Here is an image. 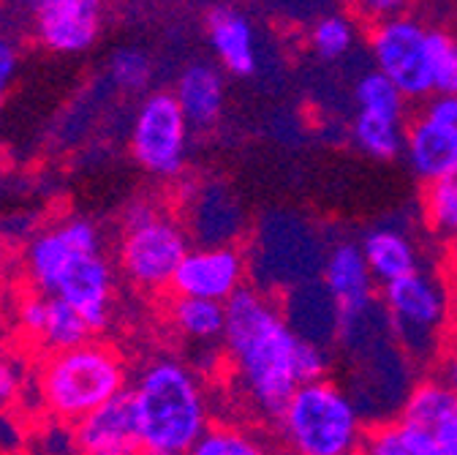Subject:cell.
Masks as SVG:
<instances>
[{
	"mask_svg": "<svg viewBox=\"0 0 457 455\" xmlns=\"http://www.w3.org/2000/svg\"><path fill=\"white\" fill-rule=\"evenodd\" d=\"M226 355L248 401L270 420L300 384V335L264 292L243 287L226 300Z\"/></svg>",
	"mask_w": 457,
	"mask_h": 455,
	"instance_id": "obj_1",
	"label": "cell"
},
{
	"mask_svg": "<svg viewBox=\"0 0 457 455\" xmlns=\"http://www.w3.org/2000/svg\"><path fill=\"white\" fill-rule=\"evenodd\" d=\"M28 275L38 292L71 303L93 330L109 322L114 275L101 251V232L87 218H66L28 246Z\"/></svg>",
	"mask_w": 457,
	"mask_h": 455,
	"instance_id": "obj_2",
	"label": "cell"
},
{
	"mask_svg": "<svg viewBox=\"0 0 457 455\" xmlns=\"http://www.w3.org/2000/svg\"><path fill=\"white\" fill-rule=\"evenodd\" d=\"M131 398L145 455L191 452L210 426L204 390L180 360L147 363L131 387Z\"/></svg>",
	"mask_w": 457,
	"mask_h": 455,
	"instance_id": "obj_3",
	"label": "cell"
},
{
	"mask_svg": "<svg viewBox=\"0 0 457 455\" xmlns=\"http://www.w3.org/2000/svg\"><path fill=\"white\" fill-rule=\"evenodd\" d=\"M275 423L283 444L300 455H352L368 431L352 392L327 376L300 382Z\"/></svg>",
	"mask_w": 457,
	"mask_h": 455,
	"instance_id": "obj_4",
	"label": "cell"
},
{
	"mask_svg": "<svg viewBox=\"0 0 457 455\" xmlns=\"http://www.w3.org/2000/svg\"><path fill=\"white\" fill-rule=\"evenodd\" d=\"M123 358L98 341L46 352L38 368V395L44 409L61 423L74 426L96 407L126 390Z\"/></svg>",
	"mask_w": 457,
	"mask_h": 455,
	"instance_id": "obj_5",
	"label": "cell"
},
{
	"mask_svg": "<svg viewBox=\"0 0 457 455\" xmlns=\"http://www.w3.org/2000/svg\"><path fill=\"white\" fill-rule=\"evenodd\" d=\"M362 450L373 455H457V392L441 376L411 384L397 420L368 428Z\"/></svg>",
	"mask_w": 457,
	"mask_h": 455,
	"instance_id": "obj_6",
	"label": "cell"
},
{
	"mask_svg": "<svg viewBox=\"0 0 457 455\" xmlns=\"http://www.w3.org/2000/svg\"><path fill=\"white\" fill-rule=\"evenodd\" d=\"M188 251V232L178 218L150 202H134L126 210L118 262L126 278H131L139 290H169Z\"/></svg>",
	"mask_w": 457,
	"mask_h": 455,
	"instance_id": "obj_7",
	"label": "cell"
},
{
	"mask_svg": "<svg viewBox=\"0 0 457 455\" xmlns=\"http://www.w3.org/2000/svg\"><path fill=\"white\" fill-rule=\"evenodd\" d=\"M395 341L406 358L425 363L441 350V333L449 322V295L444 283L425 270H411L392 278L381 290Z\"/></svg>",
	"mask_w": 457,
	"mask_h": 455,
	"instance_id": "obj_8",
	"label": "cell"
},
{
	"mask_svg": "<svg viewBox=\"0 0 457 455\" xmlns=\"http://www.w3.org/2000/svg\"><path fill=\"white\" fill-rule=\"evenodd\" d=\"M188 131L191 123L175 93H150L137 109L131 129V156L145 173L171 181L186 169Z\"/></svg>",
	"mask_w": 457,
	"mask_h": 455,
	"instance_id": "obj_9",
	"label": "cell"
},
{
	"mask_svg": "<svg viewBox=\"0 0 457 455\" xmlns=\"http://www.w3.org/2000/svg\"><path fill=\"white\" fill-rule=\"evenodd\" d=\"M370 58L409 101H425L433 96L430 28L417 17L403 12L376 22L370 30Z\"/></svg>",
	"mask_w": 457,
	"mask_h": 455,
	"instance_id": "obj_10",
	"label": "cell"
},
{
	"mask_svg": "<svg viewBox=\"0 0 457 455\" xmlns=\"http://www.w3.org/2000/svg\"><path fill=\"white\" fill-rule=\"evenodd\" d=\"M245 275H248V262L245 254L235 249V243L202 246L183 257L169 290L175 295L226 303L235 292L245 287Z\"/></svg>",
	"mask_w": 457,
	"mask_h": 455,
	"instance_id": "obj_11",
	"label": "cell"
},
{
	"mask_svg": "<svg viewBox=\"0 0 457 455\" xmlns=\"http://www.w3.org/2000/svg\"><path fill=\"white\" fill-rule=\"evenodd\" d=\"M38 41L54 55H82L101 36L104 0H33Z\"/></svg>",
	"mask_w": 457,
	"mask_h": 455,
	"instance_id": "obj_12",
	"label": "cell"
},
{
	"mask_svg": "<svg viewBox=\"0 0 457 455\" xmlns=\"http://www.w3.org/2000/svg\"><path fill=\"white\" fill-rule=\"evenodd\" d=\"M74 447L87 455H137L142 452L139 426L131 390L109 398L106 404L74 423Z\"/></svg>",
	"mask_w": 457,
	"mask_h": 455,
	"instance_id": "obj_13",
	"label": "cell"
},
{
	"mask_svg": "<svg viewBox=\"0 0 457 455\" xmlns=\"http://www.w3.org/2000/svg\"><path fill=\"white\" fill-rule=\"evenodd\" d=\"M17 319L22 333L30 341H36V347H41L44 352H57V350L85 344L96 333L90 322L71 303L38 290L20 303Z\"/></svg>",
	"mask_w": 457,
	"mask_h": 455,
	"instance_id": "obj_14",
	"label": "cell"
},
{
	"mask_svg": "<svg viewBox=\"0 0 457 455\" xmlns=\"http://www.w3.org/2000/svg\"><path fill=\"white\" fill-rule=\"evenodd\" d=\"M321 283L332 295L337 314H352L376 300V278L368 267V259L360 243L340 240L335 243L321 265Z\"/></svg>",
	"mask_w": 457,
	"mask_h": 455,
	"instance_id": "obj_15",
	"label": "cell"
},
{
	"mask_svg": "<svg viewBox=\"0 0 457 455\" xmlns=\"http://www.w3.org/2000/svg\"><path fill=\"white\" fill-rule=\"evenodd\" d=\"M207 41L218 63L232 77L256 74V33L251 20L228 6H218L207 14Z\"/></svg>",
	"mask_w": 457,
	"mask_h": 455,
	"instance_id": "obj_16",
	"label": "cell"
},
{
	"mask_svg": "<svg viewBox=\"0 0 457 455\" xmlns=\"http://www.w3.org/2000/svg\"><path fill=\"white\" fill-rule=\"evenodd\" d=\"M403 156L417 181L430 183L457 166V139L444 126H438L428 112H420L406 126Z\"/></svg>",
	"mask_w": 457,
	"mask_h": 455,
	"instance_id": "obj_17",
	"label": "cell"
},
{
	"mask_svg": "<svg viewBox=\"0 0 457 455\" xmlns=\"http://www.w3.org/2000/svg\"><path fill=\"white\" fill-rule=\"evenodd\" d=\"M175 98L180 109L186 112V118L191 129H212L218 126L223 115V104H226V82L223 72L212 63H188L175 85Z\"/></svg>",
	"mask_w": 457,
	"mask_h": 455,
	"instance_id": "obj_18",
	"label": "cell"
},
{
	"mask_svg": "<svg viewBox=\"0 0 457 455\" xmlns=\"http://www.w3.org/2000/svg\"><path fill=\"white\" fill-rule=\"evenodd\" d=\"M360 249L378 283H386L420 267L417 246L397 226H373L360 240Z\"/></svg>",
	"mask_w": 457,
	"mask_h": 455,
	"instance_id": "obj_19",
	"label": "cell"
},
{
	"mask_svg": "<svg viewBox=\"0 0 457 455\" xmlns=\"http://www.w3.org/2000/svg\"><path fill=\"white\" fill-rule=\"evenodd\" d=\"M194 223L191 230L207 246H220V243H235V238L243 230V207L232 197V191L223 186H210L199 194V202L194 199Z\"/></svg>",
	"mask_w": 457,
	"mask_h": 455,
	"instance_id": "obj_20",
	"label": "cell"
},
{
	"mask_svg": "<svg viewBox=\"0 0 457 455\" xmlns=\"http://www.w3.org/2000/svg\"><path fill=\"white\" fill-rule=\"evenodd\" d=\"M171 322L175 327L199 344H215L223 341L226 330V303L207 300V298H191V295H175L169 306Z\"/></svg>",
	"mask_w": 457,
	"mask_h": 455,
	"instance_id": "obj_21",
	"label": "cell"
},
{
	"mask_svg": "<svg viewBox=\"0 0 457 455\" xmlns=\"http://www.w3.org/2000/svg\"><path fill=\"white\" fill-rule=\"evenodd\" d=\"M352 142L376 161H395L403 153L406 126L397 118L376 115V112H357L352 121Z\"/></svg>",
	"mask_w": 457,
	"mask_h": 455,
	"instance_id": "obj_22",
	"label": "cell"
},
{
	"mask_svg": "<svg viewBox=\"0 0 457 455\" xmlns=\"http://www.w3.org/2000/svg\"><path fill=\"white\" fill-rule=\"evenodd\" d=\"M422 213L438 238L457 240V166H452L438 181L425 183Z\"/></svg>",
	"mask_w": 457,
	"mask_h": 455,
	"instance_id": "obj_23",
	"label": "cell"
},
{
	"mask_svg": "<svg viewBox=\"0 0 457 455\" xmlns=\"http://www.w3.org/2000/svg\"><path fill=\"white\" fill-rule=\"evenodd\" d=\"M354 101L357 109L362 112H376V115H386V118H397L403 121L406 112V96L400 90L384 72H378L376 66L370 72H365L357 85H354Z\"/></svg>",
	"mask_w": 457,
	"mask_h": 455,
	"instance_id": "obj_24",
	"label": "cell"
},
{
	"mask_svg": "<svg viewBox=\"0 0 457 455\" xmlns=\"http://www.w3.org/2000/svg\"><path fill=\"white\" fill-rule=\"evenodd\" d=\"M354 41H357V28L343 14H327L316 20V25L311 28V46L316 52V58L327 63L346 58L354 49Z\"/></svg>",
	"mask_w": 457,
	"mask_h": 455,
	"instance_id": "obj_25",
	"label": "cell"
},
{
	"mask_svg": "<svg viewBox=\"0 0 457 455\" xmlns=\"http://www.w3.org/2000/svg\"><path fill=\"white\" fill-rule=\"evenodd\" d=\"M109 77L123 93H142L153 80V58L139 46H120L109 58Z\"/></svg>",
	"mask_w": 457,
	"mask_h": 455,
	"instance_id": "obj_26",
	"label": "cell"
},
{
	"mask_svg": "<svg viewBox=\"0 0 457 455\" xmlns=\"http://www.w3.org/2000/svg\"><path fill=\"white\" fill-rule=\"evenodd\" d=\"M430 63H433V93H457V36L444 28H430Z\"/></svg>",
	"mask_w": 457,
	"mask_h": 455,
	"instance_id": "obj_27",
	"label": "cell"
},
{
	"mask_svg": "<svg viewBox=\"0 0 457 455\" xmlns=\"http://www.w3.org/2000/svg\"><path fill=\"white\" fill-rule=\"evenodd\" d=\"M264 447L245 431L232 426H218L202 434V439L194 444V455H259Z\"/></svg>",
	"mask_w": 457,
	"mask_h": 455,
	"instance_id": "obj_28",
	"label": "cell"
},
{
	"mask_svg": "<svg viewBox=\"0 0 457 455\" xmlns=\"http://www.w3.org/2000/svg\"><path fill=\"white\" fill-rule=\"evenodd\" d=\"M327 368H329L327 347L319 344V341L300 338V350H297V374H300V382L321 379V376H327Z\"/></svg>",
	"mask_w": 457,
	"mask_h": 455,
	"instance_id": "obj_29",
	"label": "cell"
},
{
	"mask_svg": "<svg viewBox=\"0 0 457 455\" xmlns=\"http://www.w3.org/2000/svg\"><path fill=\"white\" fill-rule=\"evenodd\" d=\"M422 112H428V115H430L438 126H444V129L457 139V93H454V96L433 93L430 98H425Z\"/></svg>",
	"mask_w": 457,
	"mask_h": 455,
	"instance_id": "obj_30",
	"label": "cell"
},
{
	"mask_svg": "<svg viewBox=\"0 0 457 455\" xmlns=\"http://www.w3.org/2000/svg\"><path fill=\"white\" fill-rule=\"evenodd\" d=\"M357 4V12L368 20V22H384V20H392L397 14H403L409 0H354Z\"/></svg>",
	"mask_w": 457,
	"mask_h": 455,
	"instance_id": "obj_31",
	"label": "cell"
},
{
	"mask_svg": "<svg viewBox=\"0 0 457 455\" xmlns=\"http://www.w3.org/2000/svg\"><path fill=\"white\" fill-rule=\"evenodd\" d=\"M20 384H22V368L12 358L0 355V404L14 401Z\"/></svg>",
	"mask_w": 457,
	"mask_h": 455,
	"instance_id": "obj_32",
	"label": "cell"
},
{
	"mask_svg": "<svg viewBox=\"0 0 457 455\" xmlns=\"http://www.w3.org/2000/svg\"><path fill=\"white\" fill-rule=\"evenodd\" d=\"M17 66H20L17 49L6 38H0V101H4V96L9 93V88L17 77Z\"/></svg>",
	"mask_w": 457,
	"mask_h": 455,
	"instance_id": "obj_33",
	"label": "cell"
},
{
	"mask_svg": "<svg viewBox=\"0 0 457 455\" xmlns=\"http://www.w3.org/2000/svg\"><path fill=\"white\" fill-rule=\"evenodd\" d=\"M436 376H441L454 392H457V347L449 352V355H444L441 360H438V374Z\"/></svg>",
	"mask_w": 457,
	"mask_h": 455,
	"instance_id": "obj_34",
	"label": "cell"
},
{
	"mask_svg": "<svg viewBox=\"0 0 457 455\" xmlns=\"http://www.w3.org/2000/svg\"><path fill=\"white\" fill-rule=\"evenodd\" d=\"M452 330H454V344H457V311H454V319H452Z\"/></svg>",
	"mask_w": 457,
	"mask_h": 455,
	"instance_id": "obj_35",
	"label": "cell"
}]
</instances>
